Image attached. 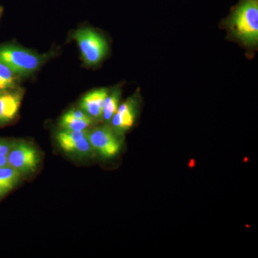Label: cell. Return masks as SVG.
<instances>
[{"instance_id": "cell-1", "label": "cell", "mask_w": 258, "mask_h": 258, "mask_svg": "<svg viewBox=\"0 0 258 258\" xmlns=\"http://www.w3.org/2000/svg\"><path fill=\"white\" fill-rule=\"evenodd\" d=\"M231 32L247 46L258 42V0H240L228 20Z\"/></svg>"}, {"instance_id": "cell-2", "label": "cell", "mask_w": 258, "mask_h": 258, "mask_svg": "<svg viewBox=\"0 0 258 258\" xmlns=\"http://www.w3.org/2000/svg\"><path fill=\"white\" fill-rule=\"evenodd\" d=\"M45 59L43 55L15 45L0 47V62L20 76H26L35 72Z\"/></svg>"}, {"instance_id": "cell-3", "label": "cell", "mask_w": 258, "mask_h": 258, "mask_svg": "<svg viewBox=\"0 0 258 258\" xmlns=\"http://www.w3.org/2000/svg\"><path fill=\"white\" fill-rule=\"evenodd\" d=\"M74 37L86 64L95 66L99 63L106 55L108 45L106 40L95 30L81 29L76 32Z\"/></svg>"}, {"instance_id": "cell-4", "label": "cell", "mask_w": 258, "mask_h": 258, "mask_svg": "<svg viewBox=\"0 0 258 258\" xmlns=\"http://www.w3.org/2000/svg\"><path fill=\"white\" fill-rule=\"evenodd\" d=\"M40 161L36 148L25 142L13 143L8 155V166L21 174L35 171Z\"/></svg>"}, {"instance_id": "cell-5", "label": "cell", "mask_w": 258, "mask_h": 258, "mask_svg": "<svg viewBox=\"0 0 258 258\" xmlns=\"http://www.w3.org/2000/svg\"><path fill=\"white\" fill-rule=\"evenodd\" d=\"M88 139L93 149L106 159L114 157L121 148V142L118 138V134L108 125L89 131Z\"/></svg>"}, {"instance_id": "cell-6", "label": "cell", "mask_w": 258, "mask_h": 258, "mask_svg": "<svg viewBox=\"0 0 258 258\" xmlns=\"http://www.w3.org/2000/svg\"><path fill=\"white\" fill-rule=\"evenodd\" d=\"M89 131L63 130L59 132L56 140L64 152L68 154L88 156L93 152L94 149L88 139Z\"/></svg>"}, {"instance_id": "cell-7", "label": "cell", "mask_w": 258, "mask_h": 258, "mask_svg": "<svg viewBox=\"0 0 258 258\" xmlns=\"http://www.w3.org/2000/svg\"><path fill=\"white\" fill-rule=\"evenodd\" d=\"M137 100L128 98L118 107V111L111 119L112 128L117 134H123L132 128L137 115Z\"/></svg>"}, {"instance_id": "cell-8", "label": "cell", "mask_w": 258, "mask_h": 258, "mask_svg": "<svg viewBox=\"0 0 258 258\" xmlns=\"http://www.w3.org/2000/svg\"><path fill=\"white\" fill-rule=\"evenodd\" d=\"M108 94V90L106 88L94 90L87 93L81 100V108L91 118L101 119L105 100Z\"/></svg>"}, {"instance_id": "cell-9", "label": "cell", "mask_w": 258, "mask_h": 258, "mask_svg": "<svg viewBox=\"0 0 258 258\" xmlns=\"http://www.w3.org/2000/svg\"><path fill=\"white\" fill-rule=\"evenodd\" d=\"M21 101L20 91H0V123H8L15 118Z\"/></svg>"}, {"instance_id": "cell-10", "label": "cell", "mask_w": 258, "mask_h": 258, "mask_svg": "<svg viewBox=\"0 0 258 258\" xmlns=\"http://www.w3.org/2000/svg\"><path fill=\"white\" fill-rule=\"evenodd\" d=\"M92 123V118L86 112L73 109L62 115L60 125L63 130L82 131L87 129Z\"/></svg>"}, {"instance_id": "cell-11", "label": "cell", "mask_w": 258, "mask_h": 258, "mask_svg": "<svg viewBox=\"0 0 258 258\" xmlns=\"http://www.w3.org/2000/svg\"><path fill=\"white\" fill-rule=\"evenodd\" d=\"M22 175L10 166H0V197L13 189Z\"/></svg>"}, {"instance_id": "cell-12", "label": "cell", "mask_w": 258, "mask_h": 258, "mask_svg": "<svg viewBox=\"0 0 258 258\" xmlns=\"http://www.w3.org/2000/svg\"><path fill=\"white\" fill-rule=\"evenodd\" d=\"M120 92L119 90L115 89L109 94L108 93L105 100L104 106L103 110V117L106 121L111 120L113 115L118 111L119 107Z\"/></svg>"}, {"instance_id": "cell-13", "label": "cell", "mask_w": 258, "mask_h": 258, "mask_svg": "<svg viewBox=\"0 0 258 258\" xmlns=\"http://www.w3.org/2000/svg\"><path fill=\"white\" fill-rule=\"evenodd\" d=\"M17 75L3 62H0V91H8L16 84Z\"/></svg>"}, {"instance_id": "cell-14", "label": "cell", "mask_w": 258, "mask_h": 258, "mask_svg": "<svg viewBox=\"0 0 258 258\" xmlns=\"http://www.w3.org/2000/svg\"><path fill=\"white\" fill-rule=\"evenodd\" d=\"M13 143L0 140V166H8V155Z\"/></svg>"}, {"instance_id": "cell-15", "label": "cell", "mask_w": 258, "mask_h": 258, "mask_svg": "<svg viewBox=\"0 0 258 258\" xmlns=\"http://www.w3.org/2000/svg\"><path fill=\"white\" fill-rule=\"evenodd\" d=\"M2 13H3V8H1V7H0V17H1Z\"/></svg>"}]
</instances>
